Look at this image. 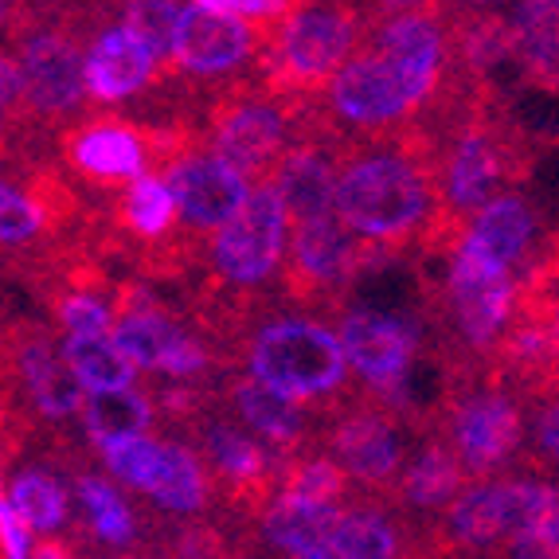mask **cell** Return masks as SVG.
I'll list each match as a JSON object with an SVG mask.
<instances>
[{
  "label": "cell",
  "instance_id": "1",
  "mask_svg": "<svg viewBox=\"0 0 559 559\" xmlns=\"http://www.w3.org/2000/svg\"><path fill=\"white\" fill-rule=\"evenodd\" d=\"M333 215L356 239L395 259L430 262L457 242L447 231L435 141L419 121L372 141H348L333 188Z\"/></svg>",
  "mask_w": 559,
  "mask_h": 559
},
{
  "label": "cell",
  "instance_id": "2",
  "mask_svg": "<svg viewBox=\"0 0 559 559\" xmlns=\"http://www.w3.org/2000/svg\"><path fill=\"white\" fill-rule=\"evenodd\" d=\"M227 368L318 411L321 419L360 392L336 329L309 313H274V301L242 321L227 345Z\"/></svg>",
  "mask_w": 559,
  "mask_h": 559
},
{
  "label": "cell",
  "instance_id": "3",
  "mask_svg": "<svg viewBox=\"0 0 559 559\" xmlns=\"http://www.w3.org/2000/svg\"><path fill=\"white\" fill-rule=\"evenodd\" d=\"M427 430H435L469 481L501 477L524 457L528 442V407L485 364L439 372V400L430 403Z\"/></svg>",
  "mask_w": 559,
  "mask_h": 559
},
{
  "label": "cell",
  "instance_id": "4",
  "mask_svg": "<svg viewBox=\"0 0 559 559\" xmlns=\"http://www.w3.org/2000/svg\"><path fill=\"white\" fill-rule=\"evenodd\" d=\"M313 103L274 94L259 79L239 75L207 91L200 110V138L215 157L231 165L247 185H266L289 141L306 126Z\"/></svg>",
  "mask_w": 559,
  "mask_h": 559
},
{
  "label": "cell",
  "instance_id": "5",
  "mask_svg": "<svg viewBox=\"0 0 559 559\" xmlns=\"http://www.w3.org/2000/svg\"><path fill=\"white\" fill-rule=\"evenodd\" d=\"M524 532H559L556 481L489 477L466 485L462 497L423 532V544L442 559H485Z\"/></svg>",
  "mask_w": 559,
  "mask_h": 559
},
{
  "label": "cell",
  "instance_id": "6",
  "mask_svg": "<svg viewBox=\"0 0 559 559\" xmlns=\"http://www.w3.org/2000/svg\"><path fill=\"white\" fill-rule=\"evenodd\" d=\"M364 39L368 24L353 0H301V9L262 44L254 79L274 94L313 103Z\"/></svg>",
  "mask_w": 559,
  "mask_h": 559
},
{
  "label": "cell",
  "instance_id": "7",
  "mask_svg": "<svg viewBox=\"0 0 559 559\" xmlns=\"http://www.w3.org/2000/svg\"><path fill=\"white\" fill-rule=\"evenodd\" d=\"M200 126L141 121L126 114H91L67 126L59 138L67 168L91 188H126L145 173H165L180 153L200 145Z\"/></svg>",
  "mask_w": 559,
  "mask_h": 559
},
{
  "label": "cell",
  "instance_id": "8",
  "mask_svg": "<svg viewBox=\"0 0 559 559\" xmlns=\"http://www.w3.org/2000/svg\"><path fill=\"white\" fill-rule=\"evenodd\" d=\"M435 94L419 86L407 67L360 44L353 59L313 98V118L345 141H372L403 130L419 118Z\"/></svg>",
  "mask_w": 559,
  "mask_h": 559
},
{
  "label": "cell",
  "instance_id": "9",
  "mask_svg": "<svg viewBox=\"0 0 559 559\" xmlns=\"http://www.w3.org/2000/svg\"><path fill=\"white\" fill-rule=\"evenodd\" d=\"M400 262L392 251L364 242L336 215H321L294 227L278 278V301L289 309H306L309 318H341L345 301L372 271Z\"/></svg>",
  "mask_w": 559,
  "mask_h": 559
},
{
  "label": "cell",
  "instance_id": "10",
  "mask_svg": "<svg viewBox=\"0 0 559 559\" xmlns=\"http://www.w3.org/2000/svg\"><path fill=\"white\" fill-rule=\"evenodd\" d=\"M318 450L345 469L356 493L388 504L415 450V430L388 403L360 388L353 400L321 419Z\"/></svg>",
  "mask_w": 559,
  "mask_h": 559
},
{
  "label": "cell",
  "instance_id": "11",
  "mask_svg": "<svg viewBox=\"0 0 559 559\" xmlns=\"http://www.w3.org/2000/svg\"><path fill=\"white\" fill-rule=\"evenodd\" d=\"M215 489V509L231 524H251L278 493L282 457L266 450L251 430H242L224 411H207L204 419L185 430Z\"/></svg>",
  "mask_w": 559,
  "mask_h": 559
},
{
  "label": "cell",
  "instance_id": "12",
  "mask_svg": "<svg viewBox=\"0 0 559 559\" xmlns=\"http://www.w3.org/2000/svg\"><path fill=\"white\" fill-rule=\"evenodd\" d=\"M106 477L145 497L168 516H204L215 509V489L204 462L188 442L157 439V435H133L94 450Z\"/></svg>",
  "mask_w": 559,
  "mask_h": 559
},
{
  "label": "cell",
  "instance_id": "13",
  "mask_svg": "<svg viewBox=\"0 0 559 559\" xmlns=\"http://www.w3.org/2000/svg\"><path fill=\"white\" fill-rule=\"evenodd\" d=\"M83 51L75 24H44L24 32L16 47L20 83H24V114L44 126H75L86 118V83H83Z\"/></svg>",
  "mask_w": 559,
  "mask_h": 559
},
{
  "label": "cell",
  "instance_id": "14",
  "mask_svg": "<svg viewBox=\"0 0 559 559\" xmlns=\"http://www.w3.org/2000/svg\"><path fill=\"white\" fill-rule=\"evenodd\" d=\"M259 51H262V39L254 36V28L247 20L224 16V12L185 9L168 79L188 86V91L207 94L239 75H251Z\"/></svg>",
  "mask_w": 559,
  "mask_h": 559
},
{
  "label": "cell",
  "instance_id": "15",
  "mask_svg": "<svg viewBox=\"0 0 559 559\" xmlns=\"http://www.w3.org/2000/svg\"><path fill=\"white\" fill-rule=\"evenodd\" d=\"M336 321L345 360L364 392L388 395L411 380V368L423 356V329L415 321L364 306H353Z\"/></svg>",
  "mask_w": 559,
  "mask_h": 559
},
{
  "label": "cell",
  "instance_id": "16",
  "mask_svg": "<svg viewBox=\"0 0 559 559\" xmlns=\"http://www.w3.org/2000/svg\"><path fill=\"white\" fill-rule=\"evenodd\" d=\"M177 204V227L192 247H204L207 235L231 219L242 207V200L251 197V185L235 173L231 165L215 157L204 141L180 153L173 165L160 173Z\"/></svg>",
  "mask_w": 559,
  "mask_h": 559
},
{
  "label": "cell",
  "instance_id": "17",
  "mask_svg": "<svg viewBox=\"0 0 559 559\" xmlns=\"http://www.w3.org/2000/svg\"><path fill=\"white\" fill-rule=\"evenodd\" d=\"M348 141L336 138L329 126H321L309 110L306 126L289 150L282 153V160L274 165L271 180L266 185L274 188L286 204L289 227H301L309 219H321V215H333V188H336V168H341V157H345Z\"/></svg>",
  "mask_w": 559,
  "mask_h": 559
},
{
  "label": "cell",
  "instance_id": "18",
  "mask_svg": "<svg viewBox=\"0 0 559 559\" xmlns=\"http://www.w3.org/2000/svg\"><path fill=\"white\" fill-rule=\"evenodd\" d=\"M219 403L215 407L224 411L227 419H235L242 430H251L254 439L266 450H274L278 457H294L306 454V450L318 447V430H321V415L318 411L301 407V403L286 400V395L271 392L266 383L251 380L247 372H219Z\"/></svg>",
  "mask_w": 559,
  "mask_h": 559
},
{
  "label": "cell",
  "instance_id": "19",
  "mask_svg": "<svg viewBox=\"0 0 559 559\" xmlns=\"http://www.w3.org/2000/svg\"><path fill=\"white\" fill-rule=\"evenodd\" d=\"M9 372L28 411L44 423H71L83 407V388L67 372L56 336L44 325H24L9 345Z\"/></svg>",
  "mask_w": 559,
  "mask_h": 559
},
{
  "label": "cell",
  "instance_id": "20",
  "mask_svg": "<svg viewBox=\"0 0 559 559\" xmlns=\"http://www.w3.org/2000/svg\"><path fill=\"white\" fill-rule=\"evenodd\" d=\"M83 83L86 103L94 106H126L141 94H153L165 83V71L150 56V47L141 44L130 28L110 24L94 39H86L83 51Z\"/></svg>",
  "mask_w": 559,
  "mask_h": 559
},
{
  "label": "cell",
  "instance_id": "21",
  "mask_svg": "<svg viewBox=\"0 0 559 559\" xmlns=\"http://www.w3.org/2000/svg\"><path fill=\"white\" fill-rule=\"evenodd\" d=\"M474 485L462 469V462L454 457V450L435 435L423 430L415 435V450H411L407 466H403L400 481H395L392 509L403 513L419 532H427L430 524L447 513L450 504L462 497V489Z\"/></svg>",
  "mask_w": 559,
  "mask_h": 559
},
{
  "label": "cell",
  "instance_id": "22",
  "mask_svg": "<svg viewBox=\"0 0 559 559\" xmlns=\"http://www.w3.org/2000/svg\"><path fill=\"white\" fill-rule=\"evenodd\" d=\"M540 212L521 192H504V197L489 200L462 231L466 247H474L477 254H485L493 266L509 271L513 278L532 259V251L540 247Z\"/></svg>",
  "mask_w": 559,
  "mask_h": 559
},
{
  "label": "cell",
  "instance_id": "23",
  "mask_svg": "<svg viewBox=\"0 0 559 559\" xmlns=\"http://www.w3.org/2000/svg\"><path fill=\"white\" fill-rule=\"evenodd\" d=\"M411 528L415 524L403 513H395L392 504L372 501V497H356V501H348L336 513L325 556L329 559H407L415 551L411 548Z\"/></svg>",
  "mask_w": 559,
  "mask_h": 559
},
{
  "label": "cell",
  "instance_id": "24",
  "mask_svg": "<svg viewBox=\"0 0 559 559\" xmlns=\"http://www.w3.org/2000/svg\"><path fill=\"white\" fill-rule=\"evenodd\" d=\"M71 219H75V200L59 180L44 177L36 188H20L0 173V247L28 251Z\"/></svg>",
  "mask_w": 559,
  "mask_h": 559
},
{
  "label": "cell",
  "instance_id": "25",
  "mask_svg": "<svg viewBox=\"0 0 559 559\" xmlns=\"http://www.w3.org/2000/svg\"><path fill=\"white\" fill-rule=\"evenodd\" d=\"M450 32V63L466 79L497 83L501 67L516 71V36L513 20L501 12H447Z\"/></svg>",
  "mask_w": 559,
  "mask_h": 559
},
{
  "label": "cell",
  "instance_id": "26",
  "mask_svg": "<svg viewBox=\"0 0 559 559\" xmlns=\"http://www.w3.org/2000/svg\"><path fill=\"white\" fill-rule=\"evenodd\" d=\"M71 504H75L79 528L94 544L110 551H130L141 540V513L126 497L114 477L106 474H75L71 481Z\"/></svg>",
  "mask_w": 559,
  "mask_h": 559
},
{
  "label": "cell",
  "instance_id": "27",
  "mask_svg": "<svg viewBox=\"0 0 559 559\" xmlns=\"http://www.w3.org/2000/svg\"><path fill=\"white\" fill-rule=\"evenodd\" d=\"M341 509H345V504H341ZM341 509H336V504H309V501H298V497L278 493L262 509L254 528L251 524H242V528H251L271 551H286V556H325Z\"/></svg>",
  "mask_w": 559,
  "mask_h": 559
},
{
  "label": "cell",
  "instance_id": "28",
  "mask_svg": "<svg viewBox=\"0 0 559 559\" xmlns=\"http://www.w3.org/2000/svg\"><path fill=\"white\" fill-rule=\"evenodd\" d=\"M516 79L536 94H559V4L521 0L513 16Z\"/></svg>",
  "mask_w": 559,
  "mask_h": 559
},
{
  "label": "cell",
  "instance_id": "29",
  "mask_svg": "<svg viewBox=\"0 0 559 559\" xmlns=\"http://www.w3.org/2000/svg\"><path fill=\"white\" fill-rule=\"evenodd\" d=\"M4 493L12 509L24 521V528L36 540H59L67 524L75 521L71 485L47 466H20L16 474H4Z\"/></svg>",
  "mask_w": 559,
  "mask_h": 559
},
{
  "label": "cell",
  "instance_id": "30",
  "mask_svg": "<svg viewBox=\"0 0 559 559\" xmlns=\"http://www.w3.org/2000/svg\"><path fill=\"white\" fill-rule=\"evenodd\" d=\"M79 423L94 450L110 447V442L133 439V435H153L157 427V407H153L150 388L130 383V388H114V392H91L83 395Z\"/></svg>",
  "mask_w": 559,
  "mask_h": 559
},
{
  "label": "cell",
  "instance_id": "31",
  "mask_svg": "<svg viewBox=\"0 0 559 559\" xmlns=\"http://www.w3.org/2000/svg\"><path fill=\"white\" fill-rule=\"evenodd\" d=\"M59 356H63L67 372L75 376V383L86 395L91 392H114V388H130L141 380L133 360L118 348L110 333L94 336H63L59 341Z\"/></svg>",
  "mask_w": 559,
  "mask_h": 559
},
{
  "label": "cell",
  "instance_id": "32",
  "mask_svg": "<svg viewBox=\"0 0 559 559\" xmlns=\"http://www.w3.org/2000/svg\"><path fill=\"white\" fill-rule=\"evenodd\" d=\"M278 493L282 497H298V501H309V504H336V509L360 497L353 489V481L345 477V469L336 466L329 454H321L318 447L306 450V454L282 457ZM278 493H274V497H278Z\"/></svg>",
  "mask_w": 559,
  "mask_h": 559
},
{
  "label": "cell",
  "instance_id": "33",
  "mask_svg": "<svg viewBox=\"0 0 559 559\" xmlns=\"http://www.w3.org/2000/svg\"><path fill=\"white\" fill-rule=\"evenodd\" d=\"M118 16H121L118 20L121 28H130L141 44L150 47V56L157 59L160 71H165V79H168L185 4H180V0H118Z\"/></svg>",
  "mask_w": 559,
  "mask_h": 559
},
{
  "label": "cell",
  "instance_id": "34",
  "mask_svg": "<svg viewBox=\"0 0 559 559\" xmlns=\"http://www.w3.org/2000/svg\"><path fill=\"white\" fill-rule=\"evenodd\" d=\"M360 9L368 32L380 28V24H392L400 16H442V0H353Z\"/></svg>",
  "mask_w": 559,
  "mask_h": 559
},
{
  "label": "cell",
  "instance_id": "35",
  "mask_svg": "<svg viewBox=\"0 0 559 559\" xmlns=\"http://www.w3.org/2000/svg\"><path fill=\"white\" fill-rule=\"evenodd\" d=\"M298 9H301V0H239V12H235V16L247 20L254 28V36L266 44Z\"/></svg>",
  "mask_w": 559,
  "mask_h": 559
},
{
  "label": "cell",
  "instance_id": "36",
  "mask_svg": "<svg viewBox=\"0 0 559 559\" xmlns=\"http://www.w3.org/2000/svg\"><path fill=\"white\" fill-rule=\"evenodd\" d=\"M36 536L24 528V521L12 509L9 493H4V466H0V559H28L36 548Z\"/></svg>",
  "mask_w": 559,
  "mask_h": 559
},
{
  "label": "cell",
  "instance_id": "37",
  "mask_svg": "<svg viewBox=\"0 0 559 559\" xmlns=\"http://www.w3.org/2000/svg\"><path fill=\"white\" fill-rule=\"evenodd\" d=\"M28 559H79V556H75V548L63 540H39Z\"/></svg>",
  "mask_w": 559,
  "mask_h": 559
},
{
  "label": "cell",
  "instance_id": "38",
  "mask_svg": "<svg viewBox=\"0 0 559 559\" xmlns=\"http://www.w3.org/2000/svg\"><path fill=\"white\" fill-rule=\"evenodd\" d=\"M501 4H509V0H442L447 12H493Z\"/></svg>",
  "mask_w": 559,
  "mask_h": 559
},
{
  "label": "cell",
  "instance_id": "39",
  "mask_svg": "<svg viewBox=\"0 0 559 559\" xmlns=\"http://www.w3.org/2000/svg\"><path fill=\"white\" fill-rule=\"evenodd\" d=\"M20 118H24L20 110H12V106H0V150H4V145L12 141V133H16V126H20Z\"/></svg>",
  "mask_w": 559,
  "mask_h": 559
},
{
  "label": "cell",
  "instance_id": "40",
  "mask_svg": "<svg viewBox=\"0 0 559 559\" xmlns=\"http://www.w3.org/2000/svg\"><path fill=\"white\" fill-rule=\"evenodd\" d=\"M192 9L224 12V16H235V12H239V0H192Z\"/></svg>",
  "mask_w": 559,
  "mask_h": 559
},
{
  "label": "cell",
  "instance_id": "41",
  "mask_svg": "<svg viewBox=\"0 0 559 559\" xmlns=\"http://www.w3.org/2000/svg\"><path fill=\"white\" fill-rule=\"evenodd\" d=\"M12 12H16V0H0V32L12 24Z\"/></svg>",
  "mask_w": 559,
  "mask_h": 559
},
{
  "label": "cell",
  "instance_id": "42",
  "mask_svg": "<svg viewBox=\"0 0 559 559\" xmlns=\"http://www.w3.org/2000/svg\"><path fill=\"white\" fill-rule=\"evenodd\" d=\"M289 559H329V556H289Z\"/></svg>",
  "mask_w": 559,
  "mask_h": 559
},
{
  "label": "cell",
  "instance_id": "43",
  "mask_svg": "<svg viewBox=\"0 0 559 559\" xmlns=\"http://www.w3.org/2000/svg\"><path fill=\"white\" fill-rule=\"evenodd\" d=\"M551 141V145H556V150H559V133H556V138H548Z\"/></svg>",
  "mask_w": 559,
  "mask_h": 559
},
{
  "label": "cell",
  "instance_id": "44",
  "mask_svg": "<svg viewBox=\"0 0 559 559\" xmlns=\"http://www.w3.org/2000/svg\"><path fill=\"white\" fill-rule=\"evenodd\" d=\"M556 4H559V0H556Z\"/></svg>",
  "mask_w": 559,
  "mask_h": 559
}]
</instances>
